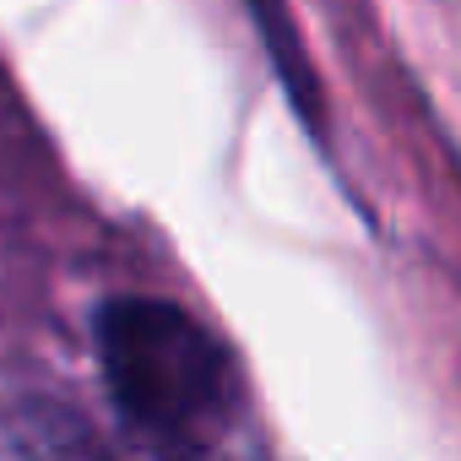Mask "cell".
Wrapping results in <instances>:
<instances>
[{
  "instance_id": "obj_1",
  "label": "cell",
  "mask_w": 461,
  "mask_h": 461,
  "mask_svg": "<svg viewBox=\"0 0 461 461\" xmlns=\"http://www.w3.org/2000/svg\"><path fill=\"white\" fill-rule=\"evenodd\" d=\"M93 342L120 418L163 461H195L217 445L240 407V375L228 348L190 310L120 294L98 304Z\"/></svg>"
},
{
  "instance_id": "obj_2",
  "label": "cell",
  "mask_w": 461,
  "mask_h": 461,
  "mask_svg": "<svg viewBox=\"0 0 461 461\" xmlns=\"http://www.w3.org/2000/svg\"><path fill=\"white\" fill-rule=\"evenodd\" d=\"M245 12L256 17L261 39H267V55H272V71L283 77L294 109L304 125H321V93H315V77H310V60L299 50V33H294V17L283 0H245Z\"/></svg>"
}]
</instances>
